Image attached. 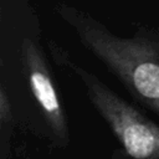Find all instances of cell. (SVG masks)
<instances>
[{"label":"cell","instance_id":"obj_2","mask_svg":"<svg viewBox=\"0 0 159 159\" xmlns=\"http://www.w3.org/2000/svg\"><path fill=\"white\" fill-rule=\"evenodd\" d=\"M68 66L81 80L89 102L108 124L125 154L135 159H159V125L92 72L72 61H68Z\"/></svg>","mask_w":159,"mask_h":159},{"label":"cell","instance_id":"obj_3","mask_svg":"<svg viewBox=\"0 0 159 159\" xmlns=\"http://www.w3.org/2000/svg\"><path fill=\"white\" fill-rule=\"evenodd\" d=\"M20 48L30 91L43 114L56 147L66 148L70 144L68 123L45 53L32 37H24Z\"/></svg>","mask_w":159,"mask_h":159},{"label":"cell","instance_id":"obj_4","mask_svg":"<svg viewBox=\"0 0 159 159\" xmlns=\"http://www.w3.org/2000/svg\"><path fill=\"white\" fill-rule=\"evenodd\" d=\"M14 127V112L11 102L5 87H0V130H1V142L2 147L6 140H9ZM1 147V148H2Z\"/></svg>","mask_w":159,"mask_h":159},{"label":"cell","instance_id":"obj_1","mask_svg":"<svg viewBox=\"0 0 159 159\" xmlns=\"http://www.w3.org/2000/svg\"><path fill=\"white\" fill-rule=\"evenodd\" d=\"M56 12L133 99L159 116V31L138 29L124 37L73 5L58 4Z\"/></svg>","mask_w":159,"mask_h":159}]
</instances>
